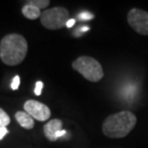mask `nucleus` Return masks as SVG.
<instances>
[{"mask_svg":"<svg viewBox=\"0 0 148 148\" xmlns=\"http://www.w3.org/2000/svg\"><path fill=\"white\" fill-rule=\"evenodd\" d=\"M28 52V42L19 34L5 36L0 42V58L8 65H17L24 61Z\"/></svg>","mask_w":148,"mask_h":148,"instance_id":"1","label":"nucleus"},{"mask_svg":"<svg viewBox=\"0 0 148 148\" xmlns=\"http://www.w3.org/2000/svg\"><path fill=\"white\" fill-rule=\"evenodd\" d=\"M137 123V117L130 111H121L106 117L102 124V132L110 138L126 137Z\"/></svg>","mask_w":148,"mask_h":148,"instance_id":"2","label":"nucleus"},{"mask_svg":"<svg viewBox=\"0 0 148 148\" xmlns=\"http://www.w3.org/2000/svg\"><path fill=\"white\" fill-rule=\"evenodd\" d=\"M72 67L75 70L82 75L86 80L94 82V83L100 81L104 76L102 67L99 62L89 56L78 57L72 64Z\"/></svg>","mask_w":148,"mask_h":148,"instance_id":"3","label":"nucleus"},{"mask_svg":"<svg viewBox=\"0 0 148 148\" xmlns=\"http://www.w3.org/2000/svg\"><path fill=\"white\" fill-rule=\"evenodd\" d=\"M70 19L69 11L64 7H55L42 12L40 21L44 27L49 30H58L66 26Z\"/></svg>","mask_w":148,"mask_h":148,"instance_id":"4","label":"nucleus"},{"mask_svg":"<svg viewBox=\"0 0 148 148\" xmlns=\"http://www.w3.org/2000/svg\"><path fill=\"white\" fill-rule=\"evenodd\" d=\"M129 25L140 35H148V12L140 9H132L127 15Z\"/></svg>","mask_w":148,"mask_h":148,"instance_id":"5","label":"nucleus"},{"mask_svg":"<svg viewBox=\"0 0 148 148\" xmlns=\"http://www.w3.org/2000/svg\"><path fill=\"white\" fill-rule=\"evenodd\" d=\"M24 110L34 119L38 121H45L51 116V110L49 107L36 100H28L25 102Z\"/></svg>","mask_w":148,"mask_h":148,"instance_id":"6","label":"nucleus"},{"mask_svg":"<svg viewBox=\"0 0 148 148\" xmlns=\"http://www.w3.org/2000/svg\"><path fill=\"white\" fill-rule=\"evenodd\" d=\"M62 126H63V123L60 119L55 118L50 120L48 123H47L45 126H44V134H45V137L48 138L49 140L51 141H56V135L58 131L62 130Z\"/></svg>","mask_w":148,"mask_h":148,"instance_id":"7","label":"nucleus"},{"mask_svg":"<svg viewBox=\"0 0 148 148\" xmlns=\"http://www.w3.org/2000/svg\"><path fill=\"white\" fill-rule=\"evenodd\" d=\"M15 119H16V121L19 123L21 127L27 129V130L33 129L34 126V118L29 114H27L26 112H21V111L16 112V114H15Z\"/></svg>","mask_w":148,"mask_h":148,"instance_id":"8","label":"nucleus"},{"mask_svg":"<svg viewBox=\"0 0 148 148\" xmlns=\"http://www.w3.org/2000/svg\"><path fill=\"white\" fill-rule=\"evenodd\" d=\"M22 14L26 18L31 20H34L41 17V10L37 7L31 4H25L22 8Z\"/></svg>","mask_w":148,"mask_h":148,"instance_id":"9","label":"nucleus"},{"mask_svg":"<svg viewBox=\"0 0 148 148\" xmlns=\"http://www.w3.org/2000/svg\"><path fill=\"white\" fill-rule=\"evenodd\" d=\"M26 4H31L37 7L38 9H45L50 5L49 0H30V1H26Z\"/></svg>","mask_w":148,"mask_h":148,"instance_id":"10","label":"nucleus"},{"mask_svg":"<svg viewBox=\"0 0 148 148\" xmlns=\"http://www.w3.org/2000/svg\"><path fill=\"white\" fill-rule=\"evenodd\" d=\"M10 122H11L10 116L8 115V114L4 111V110H2L0 108V128L8 126L10 124Z\"/></svg>","mask_w":148,"mask_h":148,"instance_id":"11","label":"nucleus"},{"mask_svg":"<svg viewBox=\"0 0 148 148\" xmlns=\"http://www.w3.org/2000/svg\"><path fill=\"white\" fill-rule=\"evenodd\" d=\"M94 17H95V15L93 14H91L90 12H82L78 15V18H79L80 20H91V19H93Z\"/></svg>","mask_w":148,"mask_h":148,"instance_id":"12","label":"nucleus"},{"mask_svg":"<svg viewBox=\"0 0 148 148\" xmlns=\"http://www.w3.org/2000/svg\"><path fill=\"white\" fill-rule=\"evenodd\" d=\"M19 85H20V77L18 76V75H16V76L14 77V79H12V82L11 84V88L12 90H17L18 88H19Z\"/></svg>","mask_w":148,"mask_h":148,"instance_id":"13","label":"nucleus"},{"mask_svg":"<svg viewBox=\"0 0 148 148\" xmlns=\"http://www.w3.org/2000/svg\"><path fill=\"white\" fill-rule=\"evenodd\" d=\"M42 89H43V83L41 81H37L36 84V89H34V93H36V95H37V96L41 95Z\"/></svg>","mask_w":148,"mask_h":148,"instance_id":"14","label":"nucleus"},{"mask_svg":"<svg viewBox=\"0 0 148 148\" xmlns=\"http://www.w3.org/2000/svg\"><path fill=\"white\" fill-rule=\"evenodd\" d=\"M9 133V131H8V129L6 128V127H2V128H0V140H2L3 138H4L6 135H7Z\"/></svg>","mask_w":148,"mask_h":148,"instance_id":"15","label":"nucleus"},{"mask_svg":"<svg viewBox=\"0 0 148 148\" xmlns=\"http://www.w3.org/2000/svg\"><path fill=\"white\" fill-rule=\"evenodd\" d=\"M67 134V131L66 130H60V131H58V133H56V140H58L59 138H61V137H64L65 135Z\"/></svg>","mask_w":148,"mask_h":148,"instance_id":"16","label":"nucleus"},{"mask_svg":"<svg viewBox=\"0 0 148 148\" xmlns=\"http://www.w3.org/2000/svg\"><path fill=\"white\" fill-rule=\"evenodd\" d=\"M90 30V27L89 26H82L80 29H78L77 31H75V33H79V36L81 35V33L83 32H86V31H89Z\"/></svg>","mask_w":148,"mask_h":148,"instance_id":"17","label":"nucleus"},{"mask_svg":"<svg viewBox=\"0 0 148 148\" xmlns=\"http://www.w3.org/2000/svg\"><path fill=\"white\" fill-rule=\"evenodd\" d=\"M75 19H74V18H70V19L67 21V23H66V27L67 28L73 27L75 25Z\"/></svg>","mask_w":148,"mask_h":148,"instance_id":"18","label":"nucleus"}]
</instances>
